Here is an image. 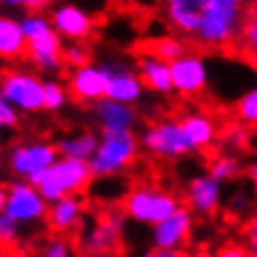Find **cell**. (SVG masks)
I'll list each match as a JSON object with an SVG mask.
<instances>
[{"label": "cell", "mask_w": 257, "mask_h": 257, "mask_svg": "<svg viewBox=\"0 0 257 257\" xmlns=\"http://www.w3.org/2000/svg\"><path fill=\"white\" fill-rule=\"evenodd\" d=\"M92 179L94 175L92 168H89V162L59 157L48 170L31 177L29 183L35 185L42 192V196L53 205L66 196H76L81 192H85L87 185L92 183Z\"/></svg>", "instance_id": "cell-1"}, {"label": "cell", "mask_w": 257, "mask_h": 257, "mask_svg": "<svg viewBox=\"0 0 257 257\" xmlns=\"http://www.w3.org/2000/svg\"><path fill=\"white\" fill-rule=\"evenodd\" d=\"M120 207L124 209L128 220L155 227L157 222H162L170 214H175L181 207V201H179V196L175 192L144 183V185H136V188L128 190L124 198H122Z\"/></svg>", "instance_id": "cell-2"}, {"label": "cell", "mask_w": 257, "mask_h": 257, "mask_svg": "<svg viewBox=\"0 0 257 257\" xmlns=\"http://www.w3.org/2000/svg\"><path fill=\"white\" fill-rule=\"evenodd\" d=\"M140 136L128 133H100V144L89 159L94 179H111L124 172L140 155Z\"/></svg>", "instance_id": "cell-3"}, {"label": "cell", "mask_w": 257, "mask_h": 257, "mask_svg": "<svg viewBox=\"0 0 257 257\" xmlns=\"http://www.w3.org/2000/svg\"><path fill=\"white\" fill-rule=\"evenodd\" d=\"M50 203L42 192L24 179H14L0 190V214L11 218L20 227H31L46 220Z\"/></svg>", "instance_id": "cell-4"}, {"label": "cell", "mask_w": 257, "mask_h": 257, "mask_svg": "<svg viewBox=\"0 0 257 257\" xmlns=\"http://www.w3.org/2000/svg\"><path fill=\"white\" fill-rule=\"evenodd\" d=\"M140 146L151 157L164 159V162L181 159L194 153V146L190 144L188 136H185L181 120L175 118H164L144 126V131L140 133Z\"/></svg>", "instance_id": "cell-5"}, {"label": "cell", "mask_w": 257, "mask_h": 257, "mask_svg": "<svg viewBox=\"0 0 257 257\" xmlns=\"http://www.w3.org/2000/svg\"><path fill=\"white\" fill-rule=\"evenodd\" d=\"M59 157L61 155L59 149H57V142H50V140H22V142H16L7 149L5 166H7V172L14 179L29 181L31 177L48 170Z\"/></svg>", "instance_id": "cell-6"}, {"label": "cell", "mask_w": 257, "mask_h": 257, "mask_svg": "<svg viewBox=\"0 0 257 257\" xmlns=\"http://www.w3.org/2000/svg\"><path fill=\"white\" fill-rule=\"evenodd\" d=\"M44 81L33 70L11 68L3 74L0 98L11 102L20 113L44 111Z\"/></svg>", "instance_id": "cell-7"}, {"label": "cell", "mask_w": 257, "mask_h": 257, "mask_svg": "<svg viewBox=\"0 0 257 257\" xmlns=\"http://www.w3.org/2000/svg\"><path fill=\"white\" fill-rule=\"evenodd\" d=\"M128 216L122 207H109L100 214L98 222L87 227L81 235L83 253H111L122 240Z\"/></svg>", "instance_id": "cell-8"}, {"label": "cell", "mask_w": 257, "mask_h": 257, "mask_svg": "<svg viewBox=\"0 0 257 257\" xmlns=\"http://www.w3.org/2000/svg\"><path fill=\"white\" fill-rule=\"evenodd\" d=\"M209 7L211 0H164L162 11L175 35L194 42Z\"/></svg>", "instance_id": "cell-9"}, {"label": "cell", "mask_w": 257, "mask_h": 257, "mask_svg": "<svg viewBox=\"0 0 257 257\" xmlns=\"http://www.w3.org/2000/svg\"><path fill=\"white\" fill-rule=\"evenodd\" d=\"M68 92L70 96L81 102V105H96L98 100L107 98V87H109V72L105 63H89L79 70H70L68 74Z\"/></svg>", "instance_id": "cell-10"}, {"label": "cell", "mask_w": 257, "mask_h": 257, "mask_svg": "<svg viewBox=\"0 0 257 257\" xmlns=\"http://www.w3.org/2000/svg\"><path fill=\"white\" fill-rule=\"evenodd\" d=\"M170 70L175 94L183 96V98H194V96L203 94L209 85V66L196 53H188L181 59L172 61Z\"/></svg>", "instance_id": "cell-11"}, {"label": "cell", "mask_w": 257, "mask_h": 257, "mask_svg": "<svg viewBox=\"0 0 257 257\" xmlns=\"http://www.w3.org/2000/svg\"><path fill=\"white\" fill-rule=\"evenodd\" d=\"M109 72V87H107V98L126 102V105H138L146 92V85L140 79L138 70L131 68L122 59H105L102 61Z\"/></svg>", "instance_id": "cell-12"}, {"label": "cell", "mask_w": 257, "mask_h": 257, "mask_svg": "<svg viewBox=\"0 0 257 257\" xmlns=\"http://www.w3.org/2000/svg\"><path fill=\"white\" fill-rule=\"evenodd\" d=\"M50 22H53V29L66 42H87L96 29L92 14H87L83 7L72 3L57 5L50 11Z\"/></svg>", "instance_id": "cell-13"}, {"label": "cell", "mask_w": 257, "mask_h": 257, "mask_svg": "<svg viewBox=\"0 0 257 257\" xmlns=\"http://www.w3.org/2000/svg\"><path fill=\"white\" fill-rule=\"evenodd\" d=\"M192 224H194V214L181 205L175 214H170L166 220L151 227V244L153 248H177L183 250V246L190 242Z\"/></svg>", "instance_id": "cell-14"}, {"label": "cell", "mask_w": 257, "mask_h": 257, "mask_svg": "<svg viewBox=\"0 0 257 257\" xmlns=\"http://www.w3.org/2000/svg\"><path fill=\"white\" fill-rule=\"evenodd\" d=\"M222 203V183L209 172L196 175L188 181L185 188V207L196 216H214Z\"/></svg>", "instance_id": "cell-15"}, {"label": "cell", "mask_w": 257, "mask_h": 257, "mask_svg": "<svg viewBox=\"0 0 257 257\" xmlns=\"http://www.w3.org/2000/svg\"><path fill=\"white\" fill-rule=\"evenodd\" d=\"M92 113L100 133H128L136 131L140 122L136 105H126V102H118L111 98H102L92 105Z\"/></svg>", "instance_id": "cell-16"}, {"label": "cell", "mask_w": 257, "mask_h": 257, "mask_svg": "<svg viewBox=\"0 0 257 257\" xmlns=\"http://www.w3.org/2000/svg\"><path fill=\"white\" fill-rule=\"evenodd\" d=\"M27 61H31L33 68L44 74L61 72V68H66L63 66V37L57 31H50L37 40H31Z\"/></svg>", "instance_id": "cell-17"}, {"label": "cell", "mask_w": 257, "mask_h": 257, "mask_svg": "<svg viewBox=\"0 0 257 257\" xmlns=\"http://www.w3.org/2000/svg\"><path fill=\"white\" fill-rule=\"evenodd\" d=\"M136 70L140 74V79L146 85V89L155 94H162V96H170L175 94V85H172V70H170V63L159 59L149 50L138 55L136 59Z\"/></svg>", "instance_id": "cell-18"}, {"label": "cell", "mask_w": 257, "mask_h": 257, "mask_svg": "<svg viewBox=\"0 0 257 257\" xmlns=\"http://www.w3.org/2000/svg\"><path fill=\"white\" fill-rule=\"evenodd\" d=\"M83 218H85V201L76 194V196H66V198H61V201L50 205L46 224L53 233L66 235L70 231L81 227Z\"/></svg>", "instance_id": "cell-19"}, {"label": "cell", "mask_w": 257, "mask_h": 257, "mask_svg": "<svg viewBox=\"0 0 257 257\" xmlns=\"http://www.w3.org/2000/svg\"><path fill=\"white\" fill-rule=\"evenodd\" d=\"M29 40L22 31L20 18L3 16L0 18V57L5 61L27 59Z\"/></svg>", "instance_id": "cell-20"}, {"label": "cell", "mask_w": 257, "mask_h": 257, "mask_svg": "<svg viewBox=\"0 0 257 257\" xmlns=\"http://www.w3.org/2000/svg\"><path fill=\"white\" fill-rule=\"evenodd\" d=\"M181 126H183L185 136H188V140H190V144L194 146V151L207 149V146L214 144L216 138H218L216 122L203 111L185 113L181 118Z\"/></svg>", "instance_id": "cell-21"}, {"label": "cell", "mask_w": 257, "mask_h": 257, "mask_svg": "<svg viewBox=\"0 0 257 257\" xmlns=\"http://www.w3.org/2000/svg\"><path fill=\"white\" fill-rule=\"evenodd\" d=\"M100 144V136L92 131H79V133H68L57 140V149H59L61 157L70 159H81V162H89L94 157L96 149Z\"/></svg>", "instance_id": "cell-22"}, {"label": "cell", "mask_w": 257, "mask_h": 257, "mask_svg": "<svg viewBox=\"0 0 257 257\" xmlns=\"http://www.w3.org/2000/svg\"><path fill=\"white\" fill-rule=\"evenodd\" d=\"M149 53L159 57V59L172 63V61L181 59L183 55H188L190 50H188V44L183 42V37H179V35H162V37H157V40L149 42Z\"/></svg>", "instance_id": "cell-23"}, {"label": "cell", "mask_w": 257, "mask_h": 257, "mask_svg": "<svg viewBox=\"0 0 257 257\" xmlns=\"http://www.w3.org/2000/svg\"><path fill=\"white\" fill-rule=\"evenodd\" d=\"M207 172L214 179H218L220 183L233 181V179H237L242 175V162L235 155H227V153H222V155H216L209 162Z\"/></svg>", "instance_id": "cell-24"}, {"label": "cell", "mask_w": 257, "mask_h": 257, "mask_svg": "<svg viewBox=\"0 0 257 257\" xmlns=\"http://www.w3.org/2000/svg\"><path fill=\"white\" fill-rule=\"evenodd\" d=\"M70 100V92H68V85L55 81V79H46L44 81V109L50 113H57L61 111L63 107L68 105Z\"/></svg>", "instance_id": "cell-25"}, {"label": "cell", "mask_w": 257, "mask_h": 257, "mask_svg": "<svg viewBox=\"0 0 257 257\" xmlns=\"http://www.w3.org/2000/svg\"><path fill=\"white\" fill-rule=\"evenodd\" d=\"M240 48H242V55L257 66V7L246 14V20H244V27H242V37H240Z\"/></svg>", "instance_id": "cell-26"}, {"label": "cell", "mask_w": 257, "mask_h": 257, "mask_svg": "<svg viewBox=\"0 0 257 257\" xmlns=\"http://www.w3.org/2000/svg\"><path fill=\"white\" fill-rule=\"evenodd\" d=\"M235 118L246 126L257 128V87H250L248 92H244L233 105Z\"/></svg>", "instance_id": "cell-27"}, {"label": "cell", "mask_w": 257, "mask_h": 257, "mask_svg": "<svg viewBox=\"0 0 257 257\" xmlns=\"http://www.w3.org/2000/svg\"><path fill=\"white\" fill-rule=\"evenodd\" d=\"M92 63V53H89L85 42H68L63 44V66L70 70H79Z\"/></svg>", "instance_id": "cell-28"}, {"label": "cell", "mask_w": 257, "mask_h": 257, "mask_svg": "<svg viewBox=\"0 0 257 257\" xmlns=\"http://www.w3.org/2000/svg\"><path fill=\"white\" fill-rule=\"evenodd\" d=\"M20 24H22V31L27 35V40H37V37L50 33L53 29V22H50V16H44V14H27L20 18Z\"/></svg>", "instance_id": "cell-29"}, {"label": "cell", "mask_w": 257, "mask_h": 257, "mask_svg": "<svg viewBox=\"0 0 257 257\" xmlns=\"http://www.w3.org/2000/svg\"><path fill=\"white\" fill-rule=\"evenodd\" d=\"M229 211L233 216H250L255 211V196L253 192H250L248 188H235L233 192H231L229 196V203H227Z\"/></svg>", "instance_id": "cell-30"}, {"label": "cell", "mask_w": 257, "mask_h": 257, "mask_svg": "<svg viewBox=\"0 0 257 257\" xmlns=\"http://www.w3.org/2000/svg\"><path fill=\"white\" fill-rule=\"evenodd\" d=\"M42 257H76V250L66 235H55L44 244Z\"/></svg>", "instance_id": "cell-31"}, {"label": "cell", "mask_w": 257, "mask_h": 257, "mask_svg": "<svg viewBox=\"0 0 257 257\" xmlns=\"http://www.w3.org/2000/svg\"><path fill=\"white\" fill-rule=\"evenodd\" d=\"M20 224L14 222L11 218L3 216L0 214V240H3L5 244H16L18 240H20Z\"/></svg>", "instance_id": "cell-32"}, {"label": "cell", "mask_w": 257, "mask_h": 257, "mask_svg": "<svg viewBox=\"0 0 257 257\" xmlns=\"http://www.w3.org/2000/svg\"><path fill=\"white\" fill-rule=\"evenodd\" d=\"M20 124V111L11 102L0 98V126L3 128H18Z\"/></svg>", "instance_id": "cell-33"}, {"label": "cell", "mask_w": 257, "mask_h": 257, "mask_svg": "<svg viewBox=\"0 0 257 257\" xmlns=\"http://www.w3.org/2000/svg\"><path fill=\"white\" fill-rule=\"evenodd\" d=\"M244 237H246V248L250 255H257V209L248 216L246 227H244Z\"/></svg>", "instance_id": "cell-34"}, {"label": "cell", "mask_w": 257, "mask_h": 257, "mask_svg": "<svg viewBox=\"0 0 257 257\" xmlns=\"http://www.w3.org/2000/svg\"><path fill=\"white\" fill-rule=\"evenodd\" d=\"M201 257H250V250L240 246V244H227L214 253H203Z\"/></svg>", "instance_id": "cell-35"}, {"label": "cell", "mask_w": 257, "mask_h": 257, "mask_svg": "<svg viewBox=\"0 0 257 257\" xmlns=\"http://www.w3.org/2000/svg\"><path fill=\"white\" fill-rule=\"evenodd\" d=\"M155 257H188V253L177 248H155Z\"/></svg>", "instance_id": "cell-36"}, {"label": "cell", "mask_w": 257, "mask_h": 257, "mask_svg": "<svg viewBox=\"0 0 257 257\" xmlns=\"http://www.w3.org/2000/svg\"><path fill=\"white\" fill-rule=\"evenodd\" d=\"M0 3H3V7H7V9H27L29 0H0Z\"/></svg>", "instance_id": "cell-37"}, {"label": "cell", "mask_w": 257, "mask_h": 257, "mask_svg": "<svg viewBox=\"0 0 257 257\" xmlns=\"http://www.w3.org/2000/svg\"><path fill=\"white\" fill-rule=\"evenodd\" d=\"M246 177H248V181L253 183V188L257 190V162H253V164H250L248 168H246Z\"/></svg>", "instance_id": "cell-38"}, {"label": "cell", "mask_w": 257, "mask_h": 257, "mask_svg": "<svg viewBox=\"0 0 257 257\" xmlns=\"http://www.w3.org/2000/svg\"><path fill=\"white\" fill-rule=\"evenodd\" d=\"M79 257H118L115 253H81Z\"/></svg>", "instance_id": "cell-39"}, {"label": "cell", "mask_w": 257, "mask_h": 257, "mask_svg": "<svg viewBox=\"0 0 257 257\" xmlns=\"http://www.w3.org/2000/svg\"><path fill=\"white\" fill-rule=\"evenodd\" d=\"M136 257H155V248L153 250H142V253H138Z\"/></svg>", "instance_id": "cell-40"}, {"label": "cell", "mask_w": 257, "mask_h": 257, "mask_svg": "<svg viewBox=\"0 0 257 257\" xmlns=\"http://www.w3.org/2000/svg\"><path fill=\"white\" fill-rule=\"evenodd\" d=\"M229 3H233V5H237V7H244V9H246V5L250 3V0H229Z\"/></svg>", "instance_id": "cell-41"}, {"label": "cell", "mask_w": 257, "mask_h": 257, "mask_svg": "<svg viewBox=\"0 0 257 257\" xmlns=\"http://www.w3.org/2000/svg\"><path fill=\"white\" fill-rule=\"evenodd\" d=\"M111 3H120V0H111Z\"/></svg>", "instance_id": "cell-42"}, {"label": "cell", "mask_w": 257, "mask_h": 257, "mask_svg": "<svg viewBox=\"0 0 257 257\" xmlns=\"http://www.w3.org/2000/svg\"><path fill=\"white\" fill-rule=\"evenodd\" d=\"M250 257H257V255H250Z\"/></svg>", "instance_id": "cell-43"}]
</instances>
